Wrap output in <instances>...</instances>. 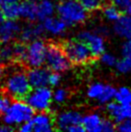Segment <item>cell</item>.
Here are the masks:
<instances>
[{"label": "cell", "instance_id": "4316f807", "mask_svg": "<svg viewBox=\"0 0 131 132\" xmlns=\"http://www.w3.org/2000/svg\"><path fill=\"white\" fill-rule=\"evenodd\" d=\"M79 3L87 13H93L101 7L102 0H79Z\"/></svg>", "mask_w": 131, "mask_h": 132}, {"label": "cell", "instance_id": "6da1fadb", "mask_svg": "<svg viewBox=\"0 0 131 132\" xmlns=\"http://www.w3.org/2000/svg\"><path fill=\"white\" fill-rule=\"evenodd\" d=\"M31 90L27 74L22 70H15L9 74L4 82V93L13 99L25 98Z\"/></svg>", "mask_w": 131, "mask_h": 132}, {"label": "cell", "instance_id": "e575fe53", "mask_svg": "<svg viewBox=\"0 0 131 132\" xmlns=\"http://www.w3.org/2000/svg\"><path fill=\"white\" fill-rule=\"evenodd\" d=\"M110 1L120 10H126L128 6L131 4V0H110Z\"/></svg>", "mask_w": 131, "mask_h": 132}, {"label": "cell", "instance_id": "e0dca14e", "mask_svg": "<svg viewBox=\"0 0 131 132\" xmlns=\"http://www.w3.org/2000/svg\"><path fill=\"white\" fill-rule=\"evenodd\" d=\"M103 118L97 112H91L82 116L81 125L84 130L89 132H101Z\"/></svg>", "mask_w": 131, "mask_h": 132}, {"label": "cell", "instance_id": "f35d334b", "mask_svg": "<svg viewBox=\"0 0 131 132\" xmlns=\"http://www.w3.org/2000/svg\"><path fill=\"white\" fill-rule=\"evenodd\" d=\"M5 67L3 66V64H0V83H2L5 77Z\"/></svg>", "mask_w": 131, "mask_h": 132}, {"label": "cell", "instance_id": "f546056e", "mask_svg": "<svg viewBox=\"0 0 131 132\" xmlns=\"http://www.w3.org/2000/svg\"><path fill=\"white\" fill-rule=\"evenodd\" d=\"M10 102H11L10 96L6 95L4 91H0V114H3Z\"/></svg>", "mask_w": 131, "mask_h": 132}, {"label": "cell", "instance_id": "5b68a950", "mask_svg": "<svg viewBox=\"0 0 131 132\" xmlns=\"http://www.w3.org/2000/svg\"><path fill=\"white\" fill-rule=\"evenodd\" d=\"M44 64L50 70L60 73L68 70L70 67V62L67 58L63 47L57 44H47Z\"/></svg>", "mask_w": 131, "mask_h": 132}, {"label": "cell", "instance_id": "60d3db41", "mask_svg": "<svg viewBox=\"0 0 131 132\" xmlns=\"http://www.w3.org/2000/svg\"><path fill=\"white\" fill-rule=\"evenodd\" d=\"M3 19H4V16H3V15H2L1 10H0V21H1V20H3Z\"/></svg>", "mask_w": 131, "mask_h": 132}, {"label": "cell", "instance_id": "7a4b0ae2", "mask_svg": "<svg viewBox=\"0 0 131 132\" xmlns=\"http://www.w3.org/2000/svg\"><path fill=\"white\" fill-rule=\"evenodd\" d=\"M34 112L35 111L26 101L22 99H14L2 114V120L4 123L14 127L24 121H30L34 116Z\"/></svg>", "mask_w": 131, "mask_h": 132}, {"label": "cell", "instance_id": "603a6c76", "mask_svg": "<svg viewBox=\"0 0 131 132\" xmlns=\"http://www.w3.org/2000/svg\"><path fill=\"white\" fill-rule=\"evenodd\" d=\"M11 61H14V49L13 44H3L0 46V64H6Z\"/></svg>", "mask_w": 131, "mask_h": 132}, {"label": "cell", "instance_id": "2e32d148", "mask_svg": "<svg viewBox=\"0 0 131 132\" xmlns=\"http://www.w3.org/2000/svg\"><path fill=\"white\" fill-rule=\"evenodd\" d=\"M44 33V27L42 24H36V23H30L21 28L19 32V40L22 43H30L31 40L36 39H40Z\"/></svg>", "mask_w": 131, "mask_h": 132}, {"label": "cell", "instance_id": "8992f818", "mask_svg": "<svg viewBox=\"0 0 131 132\" xmlns=\"http://www.w3.org/2000/svg\"><path fill=\"white\" fill-rule=\"evenodd\" d=\"M25 101L37 112L47 111L52 103V91L47 86L33 88L25 96Z\"/></svg>", "mask_w": 131, "mask_h": 132}, {"label": "cell", "instance_id": "ba28073f", "mask_svg": "<svg viewBox=\"0 0 131 132\" xmlns=\"http://www.w3.org/2000/svg\"><path fill=\"white\" fill-rule=\"evenodd\" d=\"M78 39L88 45L93 57H99L105 51L106 43L101 34L91 30H83L78 34Z\"/></svg>", "mask_w": 131, "mask_h": 132}, {"label": "cell", "instance_id": "d590c367", "mask_svg": "<svg viewBox=\"0 0 131 132\" xmlns=\"http://www.w3.org/2000/svg\"><path fill=\"white\" fill-rule=\"evenodd\" d=\"M18 126H19V127H18L19 131H21V132H31V131H33V125H32L31 120H30V121L22 122L21 125H19Z\"/></svg>", "mask_w": 131, "mask_h": 132}, {"label": "cell", "instance_id": "7bdbcfd3", "mask_svg": "<svg viewBox=\"0 0 131 132\" xmlns=\"http://www.w3.org/2000/svg\"><path fill=\"white\" fill-rule=\"evenodd\" d=\"M74 1H79V0H74Z\"/></svg>", "mask_w": 131, "mask_h": 132}, {"label": "cell", "instance_id": "f1b7e54d", "mask_svg": "<svg viewBox=\"0 0 131 132\" xmlns=\"http://www.w3.org/2000/svg\"><path fill=\"white\" fill-rule=\"evenodd\" d=\"M67 98H68V92L65 89L58 88L55 90L54 93L52 92V100H54L55 103L62 104L67 100Z\"/></svg>", "mask_w": 131, "mask_h": 132}, {"label": "cell", "instance_id": "d4e9b609", "mask_svg": "<svg viewBox=\"0 0 131 132\" xmlns=\"http://www.w3.org/2000/svg\"><path fill=\"white\" fill-rule=\"evenodd\" d=\"M104 83L101 82H94L92 83L87 89V96L90 99L97 100L99 95H101L102 91L104 89Z\"/></svg>", "mask_w": 131, "mask_h": 132}, {"label": "cell", "instance_id": "4dcf8cb0", "mask_svg": "<svg viewBox=\"0 0 131 132\" xmlns=\"http://www.w3.org/2000/svg\"><path fill=\"white\" fill-rule=\"evenodd\" d=\"M61 74L60 72H57V71H52V72H49V75H48V85H50L52 87H56L60 84L61 82Z\"/></svg>", "mask_w": 131, "mask_h": 132}, {"label": "cell", "instance_id": "836d02e7", "mask_svg": "<svg viewBox=\"0 0 131 132\" xmlns=\"http://www.w3.org/2000/svg\"><path fill=\"white\" fill-rule=\"evenodd\" d=\"M121 55L131 59V38L124 42L121 47Z\"/></svg>", "mask_w": 131, "mask_h": 132}, {"label": "cell", "instance_id": "3957f363", "mask_svg": "<svg viewBox=\"0 0 131 132\" xmlns=\"http://www.w3.org/2000/svg\"><path fill=\"white\" fill-rule=\"evenodd\" d=\"M58 16L68 26L78 25L86 21L88 13L85 11L79 1L64 0L56 7Z\"/></svg>", "mask_w": 131, "mask_h": 132}, {"label": "cell", "instance_id": "4fadbf2b", "mask_svg": "<svg viewBox=\"0 0 131 132\" xmlns=\"http://www.w3.org/2000/svg\"><path fill=\"white\" fill-rule=\"evenodd\" d=\"M26 74L31 88H40L48 85L49 71L47 69H44L43 67L30 68Z\"/></svg>", "mask_w": 131, "mask_h": 132}, {"label": "cell", "instance_id": "d6a6232c", "mask_svg": "<svg viewBox=\"0 0 131 132\" xmlns=\"http://www.w3.org/2000/svg\"><path fill=\"white\" fill-rule=\"evenodd\" d=\"M116 130V125L112 120H104L102 121L101 132H113Z\"/></svg>", "mask_w": 131, "mask_h": 132}, {"label": "cell", "instance_id": "ac0fdd59", "mask_svg": "<svg viewBox=\"0 0 131 132\" xmlns=\"http://www.w3.org/2000/svg\"><path fill=\"white\" fill-rule=\"evenodd\" d=\"M56 6L52 0H39L37 2V19L44 20L49 16L54 15Z\"/></svg>", "mask_w": 131, "mask_h": 132}, {"label": "cell", "instance_id": "ab89813d", "mask_svg": "<svg viewBox=\"0 0 131 132\" xmlns=\"http://www.w3.org/2000/svg\"><path fill=\"white\" fill-rule=\"evenodd\" d=\"M19 1L20 0H0V6L8 3H13V2H19Z\"/></svg>", "mask_w": 131, "mask_h": 132}, {"label": "cell", "instance_id": "9a60e30c", "mask_svg": "<svg viewBox=\"0 0 131 132\" xmlns=\"http://www.w3.org/2000/svg\"><path fill=\"white\" fill-rule=\"evenodd\" d=\"M113 32L118 37L127 40L131 38V14L121 15L114 22Z\"/></svg>", "mask_w": 131, "mask_h": 132}, {"label": "cell", "instance_id": "d6986e66", "mask_svg": "<svg viewBox=\"0 0 131 132\" xmlns=\"http://www.w3.org/2000/svg\"><path fill=\"white\" fill-rule=\"evenodd\" d=\"M20 18L34 22L38 20L37 19V2L26 0L20 3Z\"/></svg>", "mask_w": 131, "mask_h": 132}, {"label": "cell", "instance_id": "ffe728a7", "mask_svg": "<svg viewBox=\"0 0 131 132\" xmlns=\"http://www.w3.org/2000/svg\"><path fill=\"white\" fill-rule=\"evenodd\" d=\"M2 15L6 19H18L20 18V3L13 2L2 5Z\"/></svg>", "mask_w": 131, "mask_h": 132}, {"label": "cell", "instance_id": "484cf974", "mask_svg": "<svg viewBox=\"0 0 131 132\" xmlns=\"http://www.w3.org/2000/svg\"><path fill=\"white\" fill-rule=\"evenodd\" d=\"M13 49H14V61L23 63L25 59L26 54V45L24 43L19 42L13 44Z\"/></svg>", "mask_w": 131, "mask_h": 132}, {"label": "cell", "instance_id": "44dd1931", "mask_svg": "<svg viewBox=\"0 0 131 132\" xmlns=\"http://www.w3.org/2000/svg\"><path fill=\"white\" fill-rule=\"evenodd\" d=\"M114 100H116L117 102L122 103V104L131 105V88L122 86V87L116 89Z\"/></svg>", "mask_w": 131, "mask_h": 132}, {"label": "cell", "instance_id": "b9f144b4", "mask_svg": "<svg viewBox=\"0 0 131 132\" xmlns=\"http://www.w3.org/2000/svg\"><path fill=\"white\" fill-rule=\"evenodd\" d=\"M30 1H33V2H38L39 0H30Z\"/></svg>", "mask_w": 131, "mask_h": 132}, {"label": "cell", "instance_id": "5bb4252c", "mask_svg": "<svg viewBox=\"0 0 131 132\" xmlns=\"http://www.w3.org/2000/svg\"><path fill=\"white\" fill-rule=\"evenodd\" d=\"M43 27L45 33L49 34L53 37H59L66 33L68 25L60 18L49 16L43 20Z\"/></svg>", "mask_w": 131, "mask_h": 132}, {"label": "cell", "instance_id": "7402d4cb", "mask_svg": "<svg viewBox=\"0 0 131 132\" xmlns=\"http://www.w3.org/2000/svg\"><path fill=\"white\" fill-rule=\"evenodd\" d=\"M115 93H116V88H114L112 85L105 84L101 95H99V97L97 98L96 101H97L99 104H101V105H106V104L109 103L110 101L114 100Z\"/></svg>", "mask_w": 131, "mask_h": 132}, {"label": "cell", "instance_id": "74e56055", "mask_svg": "<svg viewBox=\"0 0 131 132\" xmlns=\"http://www.w3.org/2000/svg\"><path fill=\"white\" fill-rule=\"evenodd\" d=\"M14 130V127L11 125H8L6 123L0 125V132H10Z\"/></svg>", "mask_w": 131, "mask_h": 132}, {"label": "cell", "instance_id": "52a82bcc", "mask_svg": "<svg viewBox=\"0 0 131 132\" xmlns=\"http://www.w3.org/2000/svg\"><path fill=\"white\" fill-rule=\"evenodd\" d=\"M46 47V43L40 40V38L31 40L26 46V54L23 64L27 65L29 68L43 67L45 62Z\"/></svg>", "mask_w": 131, "mask_h": 132}, {"label": "cell", "instance_id": "cb8c5ba5", "mask_svg": "<svg viewBox=\"0 0 131 132\" xmlns=\"http://www.w3.org/2000/svg\"><path fill=\"white\" fill-rule=\"evenodd\" d=\"M102 13L106 20L111 22H115L120 16V10L113 4L105 6L103 8Z\"/></svg>", "mask_w": 131, "mask_h": 132}, {"label": "cell", "instance_id": "277c9868", "mask_svg": "<svg viewBox=\"0 0 131 132\" xmlns=\"http://www.w3.org/2000/svg\"><path fill=\"white\" fill-rule=\"evenodd\" d=\"M62 47L67 58L73 65H86L94 58L88 45L79 39L66 42Z\"/></svg>", "mask_w": 131, "mask_h": 132}, {"label": "cell", "instance_id": "30bf717a", "mask_svg": "<svg viewBox=\"0 0 131 132\" xmlns=\"http://www.w3.org/2000/svg\"><path fill=\"white\" fill-rule=\"evenodd\" d=\"M106 111L115 122H120L124 120L131 119L130 104H122L117 102L116 100H112L106 104Z\"/></svg>", "mask_w": 131, "mask_h": 132}, {"label": "cell", "instance_id": "83f0119b", "mask_svg": "<svg viewBox=\"0 0 131 132\" xmlns=\"http://www.w3.org/2000/svg\"><path fill=\"white\" fill-rule=\"evenodd\" d=\"M100 58V62L102 65H104L106 67H115L116 66L117 62H118V59L113 53L111 52H103L101 55L99 56Z\"/></svg>", "mask_w": 131, "mask_h": 132}, {"label": "cell", "instance_id": "8d00e7d4", "mask_svg": "<svg viewBox=\"0 0 131 132\" xmlns=\"http://www.w3.org/2000/svg\"><path fill=\"white\" fill-rule=\"evenodd\" d=\"M67 131L69 132H83L85 131L83 128V126L81 123H78V125H73L71 126H69V128L67 129Z\"/></svg>", "mask_w": 131, "mask_h": 132}, {"label": "cell", "instance_id": "9c48e42d", "mask_svg": "<svg viewBox=\"0 0 131 132\" xmlns=\"http://www.w3.org/2000/svg\"><path fill=\"white\" fill-rule=\"evenodd\" d=\"M21 30L17 19H6L0 21V44H9L18 37Z\"/></svg>", "mask_w": 131, "mask_h": 132}, {"label": "cell", "instance_id": "1f68e13d", "mask_svg": "<svg viewBox=\"0 0 131 132\" xmlns=\"http://www.w3.org/2000/svg\"><path fill=\"white\" fill-rule=\"evenodd\" d=\"M116 129L120 132H131V119L118 122V125H116Z\"/></svg>", "mask_w": 131, "mask_h": 132}, {"label": "cell", "instance_id": "7c38bea8", "mask_svg": "<svg viewBox=\"0 0 131 132\" xmlns=\"http://www.w3.org/2000/svg\"><path fill=\"white\" fill-rule=\"evenodd\" d=\"M81 119L82 115L80 112L76 110H67L63 111L56 118L55 125L60 130H66L69 128V126L73 125H78L81 123Z\"/></svg>", "mask_w": 131, "mask_h": 132}, {"label": "cell", "instance_id": "8fae6325", "mask_svg": "<svg viewBox=\"0 0 131 132\" xmlns=\"http://www.w3.org/2000/svg\"><path fill=\"white\" fill-rule=\"evenodd\" d=\"M33 125V131L36 132H51L54 130V121L51 115L46 111L38 112L34 114L31 119Z\"/></svg>", "mask_w": 131, "mask_h": 132}]
</instances>
